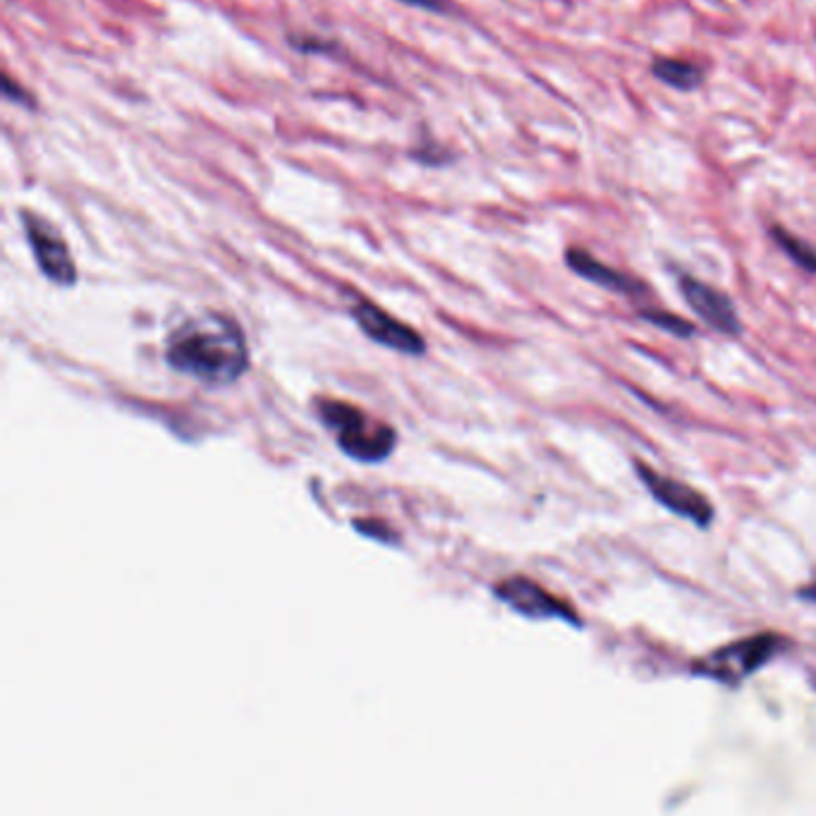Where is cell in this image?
I'll return each instance as SVG.
<instances>
[{
	"label": "cell",
	"mask_w": 816,
	"mask_h": 816,
	"mask_svg": "<svg viewBox=\"0 0 816 816\" xmlns=\"http://www.w3.org/2000/svg\"><path fill=\"white\" fill-rule=\"evenodd\" d=\"M637 475H639V479L656 501L661 503L663 508H668L670 513L695 523L696 527H709L714 523V515H716L714 505H711L706 495H702L696 489L677 482V479L658 475L651 467H647L644 462H637Z\"/></svg>",
	"instance_id": "cell-5"
},
{
	"label": "cell",
	"mask_w": 816,
	"mask_h": 816,
	"mask_svg": "<svg viewBox=\"0 0 816 816\" xmlns=\"http://www.w3.org/2000/svg\"><path fill=\"white\" fill-rule=\"evenodd\" d=\"M800 596H802V599H807V601H816V587H814V584H810V587H804L802 591H800Z\"/></svg>",
	"instance_id": "cell-15"
},
{
	"label": "cell",
	"mask_w": 816,
	"mask_h": 816,
	"mask_svg": "<svg viewBox=\"0 0 816 816\" xmlns=\"http://www.w3.org/2000/svg\"><path fill=\"white\" fill-rule=\"evenodd\" d=\"M680 293H683L687 307L695 312L699 319L709 328L725 335H740L743 333V323L737 316V309L728 294L716 290L709 283L692 278L687 274H680L677 278Z\"/></svg>",
	"instance_id": "cell-7"
},
{
	"label": "cell",
	"mask_w": 816,
	"mask_h": 816,
	"mask_svg": "<svg viewBox=\"0 0 816 816\" xmlns=\"http://www.w3.org/2000/svg\"><path fill=\"white\" fill-rule=\"evenodd\" d=\"M565 264L575 275L584 278V281L594 283L599 288L610 290V293L625 294V297H642V294L649 293V285L635 275L625 274V271H618V268L609 266V264L599 262L594 254H589L587 249L570 247L565 252Z\"/></svg>",
	"instance_id": "cell-9"
},
{
	"label": "cell",
	"mask_w": 816,
	"mask_h": 816,
	"mask_svg": "<svg viewBox=\"0 0 816 816\" xmlns=\"http://www.w3.org/2000/svg\"><path fill=\"white\" fill-rule=\"evenodd\" d=\"M168 364L206 386H228L249 367V350L240 323L218 312L182 322L168 335Z\"/></svg>",
	"instance_id": "cell-1"
},
{
	"label": "cell",
	"mask_w": 816,
	"mask_h": 816,
	"mask_svg": "<svg viewBox=\"0 0 816 816\" xmlns=\"http://www.w3.org/2000/svg\"><path fill=\"white\" fill-rule=\"evenodd\" d=\"M494 594L520 616L532 620H565L580 628V616L570 609L568 603L555 599L546 589L539 587L527 577H510L505 582L495 584Z\"/></svg>",
	"instance_id": "cell-6"
},
{
	"label": "cell",
	"mask_w": 816,
	"mask_h": 816,
	"mask_svg": "<svg viewBox=\"0 0 816 816\" xmlns=\"http://www.w3.org/2000/svg\"><path fill=\"white\" fill-rule=\"evenodd\" d=\"M644 322L654 323L656 328H661L666 333H673L677 338H689V335L695 333V326L685 319L676 314H668V312H661V309H644L642 314H639Z\"/></svg>",
	"instance_id": "cell-12"
},
{
	"label": "cell",
	"mask_w": 816,
	"mask_h": 816,
	"mask_svg": "<svg viewBox=\"0 0 816 816\" xmlns=\"http://www.w3.org/2000/svg\"><path fill=\"white\" fill-rule=\"evenodd\" d=\"M352 319H355L357 326L364 331V333L371 338L374 342L383 345V348H390L395 352H405V355H424L422 335L415 333L412 328L405 326V323L395 322L393 316L386 314L383 309H379L371 302L361 300L352 307Z\"/></svg>",
	"instance_id": "cell-8"
},
{
	"label": "cell",
	"mask_w": 816,
	"mask_h": 816,
	"mask_svg": "<svg viewBox=\"0 0 816 816\" xmlns=\"http://www.w3.org/2000/svg\"><path fill=\"white\" fill-rule=\"evenodd\" d=\"M322 422L335 431V441L345 456L360 462H379L390 456L398 443L393 427L369 419L367 412L352 408L348 402L322 400L319 402Z\"/></svg>",
	"instance_id": "cell-2"
},
{
	"label": "cell",
	"mask_w": 816,
	"mask_h": 816,
	"mask_svg": "<svg viewBox=\"0 0 816 816\" xmlns=\"http://www.w3.org/2000/svg\"><path fill=\"white\" fill-rule=\"evenodd\" d=\"M651 74L666 87L677 89V91H695L704 84L702 67L689 61H677V58H654Z\"/></svg>",
	"instance_id": "cell-10"
},
{
	"label": "cell",
	"mask_w": 816,
	"mask_h": 816,
	"mask_svg": "<svg viewBox=\"0 0 816 816\" xmlns=\"http://www.w3.org/2000/svg\"><path fill=\"white\" fill-rule=\"evenodd\" d=\"M20 221L24 235H27L29 247H32L34 262H36L41 274L55 285L72 288L77 283V266H74L62 235L46 218H41L32 211H22Z\"/></svg>",
	"instance_id": "cell-4"
},
{
	"label": "cell",
	"mask_w": 816,
	"mask_h": 816,
	"mask_svg": "<svg viewBox=\"0 0 816 816\" xmlns=\"http://www.w3.org/2000/svg\"><path fill=\"white\" fill-rule=\"evenodd\" d=\"M3 94H5L7 101H13V103H24V106H34L32 96L24 91V89H17L14 87L13 77H5L3 80Z\"/></svg>",
	"instance_id": "cell-13"
},
{
	"label": "cell",
	"mask_w": 816,
	"mask_h": 816,
	"mask_svg": "<svg viewBox=\"0 0 816 816\" xmlns=\"http://www.w3.org/2000/svg\"><path fill=\"white\" fill-rule=\"evenodd\" d=\"M769 235L771 240L783 249V254L788 256L790 262H795L797 266L804 268L807 274H816V249L811 247L810 242H804L802 237L788 233L783 226H771Z\"/></svg>",
	"instance_id": "cell-11"
},
{
	"label": "cell",
	"mask_w": 816,
	"mask_h": 816,
	"mask_svg": "<svg viewBox=\"0 0 816 816\" xmlns=\"http://www.w3.org/2000/svg\"><path fill=\"white\" fill-rule=\"evenodd\" d=\"M398 3L419 7V10H428V13H446V10H448V3H446V0H398Z\"/></svg>",
	"instance_id": "cell-14"
},
{
	"label": "cell",
	"mask_w": 816,
	"mask_h": 816,
	"mask_svg": "<svg viewBox=\"0 0 816 816\" xmlns=\"http://www.w3.org/2000/svg\"><path fill=\"white\" fill-rule=\"evenodd\" d=\"M788 639L776 632H759L711 651L709 656L692 663V673L735 687L754 676L756 670H762L773 656L788 649Z\"/></svg>",
	"instance_id": "cell-3"
}]
</instances>
